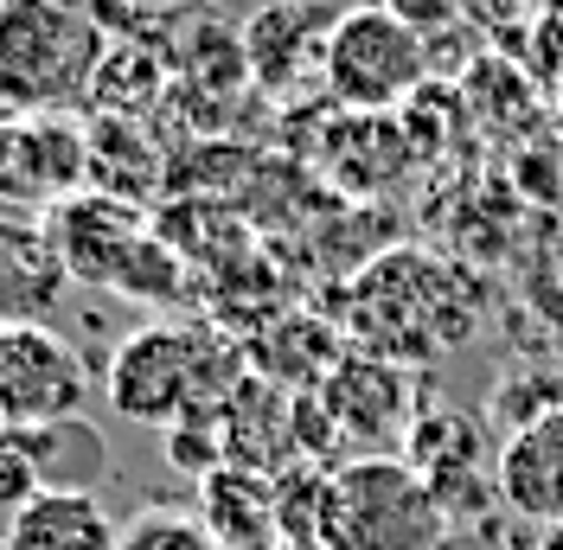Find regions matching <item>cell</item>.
Segmentation results:
<instances>
[{"label": "cell", "mask_w": 563, "mask_h": 550, "mask_svg": "<svg viewBox=\"0 0 563 550\" xmlns=\"http://www.w3.org/2000/svg\"><path fill=\"white\" fill-rule=\"evenodd\" d=\"M115 550H218L211 525L186 506H141L135 518H122V544Z\"/></svg>", "instance_id": "15"}, {"label": "cell", "mask_w": 563, "mask_h": 550, "mask_svg": "<svg viewBox=\"0 0 563 550\" xmlns=\"http://www.w3.org/2000/svg\"><path fill=\"white\" fill-rule=\"evenodd\" d=\"M38 493H45V486H38L26 448L13 442V429H0V525L20 513V506H33Z\"/></svg>", "instance_id": "17"}, {"label": "cell", "mask_w": 563, "mask_h": 550, "mask_svg": "<svg viewBox=\"0 0 563 550\" xmlns=\"http://www.w3.org/2000/svg\"><path fill=\"white\" fill-rule=\"evenodd\" d=\"M449 525L435 486L404 454H352L320 486V550H442Z\"/></svg>", "instance_id": "2"}, {"label": "cell", "mask_w": 563, "mask_h": 550, "mask_svg": "<svg viewBox=\"0 0 563 550\" xmlns=\"http://www.w3.org/2000/svg\"><path fill=\"white\" fill-rule=\"evenodd\" d=\"M493 493L506 499V513L531 525H563V404L538 410L506 436L493 461Z\"/></svg>", "instance_id": "9"}, {"label": "cell", "mask_w": 563, "mask_h": 550, "mask_svg": "<svg viewBox=\"0 0 563 550\" xmlns=\"http://www.w3.org/2000/svg\"><path fill=\"white\" fill-rule=\"evenodd\" d=\"M250 372L256 378L282 384V391H320V384L333 378V365L346 359L340 352V340H333V327H320V320H308V314H288V320H276L263 340L244 352Z\"/></svg>", "instance_id": "14"}, {"label": "cell", "mask_w": 563, "mask_h": 550, "mask_svg": "<svg viewBox=\"0 0 563 550\" xmlns=\"http://www.w3.org/2000/svg\"><path fill=\"white\" fill-rule=\"evenodd\" d=\"M531 550H563V525H544V531H538V544Z\"/></svg>", "instance_id": "18"}, {"label": "cell", "mask_w": 563, "mask_h": 550, "mask_svg": "<svg viewBox=\"0 0 563 550\" xmlns=\"http://www.w3.org/2000/svg\"><path fill=\"white\" fill-rule=\"evenodd\" d=\"M250 372L238 345L211 340L186 320H147L135 333H122L109 352L103 397L115 416H129L141 429H167L186 410H211L224 404V391Z\"/></svg>", "instance_id": "1"}, {"label": "cell", "mask_w": 563, "mask_h": 550, "mask_svg": "<svg viewBox=\"0 0 563 550\" xmlns=\"http://www.w3.org/2000/svg\"><path fill=\"white\" fill-rule=\"evenodd\" d=\"M70 270L33 218H0V327H52L65 308Z\"/></svg>", "instance_id": "10"}, {"label": "cell", "mask_w": 563, "mask_h": 550, "mask_svg": "<svg viewBox=\"0 0 563 550\" xmlns=\"http://www.w3.org/2000/svg\"><path fill=\"white\" fill-rule=\"evenodd\" d=\"M218 422H224V461L244 468V474L276 481V474H288L301 461V442H295V391L256 378V372H244L224 391Z\"/></svg>", "instance_id": "8"}, {"label": "cell", "mask_w": 563, "mask_h": 550, "mask_svg": "<svg viewBox=\"0 0 563 550\" xmlns=\"http://www.w3.org/2000/svg\"><path fill=\"white\" fill-rule=\"evenodd\" d=\"M320 70H327V90L333 103L358 109V116H385V109L410 103L429 70L422 33L390 13V7H352L333 20V33L320 45Z\"/></svg>", "instance_id": "4"}, {"label": "cell", "mask_w": 563, "mask_h": 550, "mask_svg": "<svg viewBox=\"0 0 563 550\" xmlns=\"http://www.w3.org/2000/svg\"><path fill=\"white\" fill-rule=\"evenodd\" d=\"M52 243L65 256L70 282H97V288H122L129 263L147 243V224H141L135 206H115L109 193H77L52 211Z\"/></svg>", "instance_id": "7"}, {"label": "cell", "mask_w": 563, "mask_h": 550, "mask_svg": "<svg viewBox=\"0 0 563 550\" xmlns=\"http://www.w3.org/2000/svg\"><path fill=\"white\" fill-rule=\"evenodd\" d=\"M13 442L26 448L33 474L45 493H103L115 474V448L90 416H58V422H33V429H13Z\"/></svg>", "instance_id": "11"}, {"label": "cell", "mask_w": 563, "mask_h": 550, "mask_svg": "<svg viewBox=\"0 0 563 550\" xmlns=\"http://www.w3.org/2000/svg\"><path fill=\"white\" fill-rule=\"evenodd\" d=\"M314 397L327 404L340 442H352L358 454H390V442H410V429L422 416L417 378L397 359H378V352H346Z\"/></svg>", "instance_id": "5"}, {"label": "cell", "mask_w": 563, "mask_h": 550, "mask_svg": "<svg viewBox=\"0 0 563 550\" xmlns=\"http://www.w3.org/2000/svg\"><path fill=\"white\" fill-rule=\"evenodd\" d=\"M122 525L103 493H38L0 525V550H115Z\"/></svg>", "instance_id": "12"}, {"label": "cell", "mask_w": 563, "mask_h": 550, "mask_svg": "<svg viewBox=\"0 0 563 550\" xmlns=\"http://www.w3.org/2000/svg\"><path fill=\"white\" fill-rule=\"evenodd\" d=\"M84 359L52 327H7L0 345V429H33L84 410Z\"/></svg>", "instance_id": "6"}, {"label": "cell", "mask_w": 563, "mask_h": 550, "mask_svg": "<svg viewBox=\"0 0 563 550\" xmlns=\"http://www.w3.org/2000/svg\"><path fill=\"white\" fill-rule=\"evenodd\" d=\"M103 20L90 0H0V103L65 109L103 70Z\"/></svg>", "instance_id": "3"}, {"label": "cell", "mask_w": 563, "mask_h": 550, "mask_svg": "<svg viewBox=\"0 0 563 550\" xmlns=\"http://www.w3.org/2000/svg\"><path fill=\"white\" fill-rule=\"evenodd\" d=\"M0 345H7V327H0Z\"/></svg>", "instance_id": "19"}, {"label": "cell", "mask_w": 563, "mask_h": 550, "mask_svg": "<svg viewBox=\"0 0 563 550\" xmlns=\"http://www.w3.org/2000/svg\"><path fill=\"white\" fill-rule=\"evenodd\" d=\"M199 499V518L211 525L218 550H276L282 544V525H276V486L263 474H244V468H218Z\"/></svg>", "instance_id": "13"}, {"label": "cell", "mask_w": 563, "mask_h": 550, "mask_svg": "<svg viewBox=\"0 0 563 550\" xmlns=\"http://www.w3.org/2000/svg\"><path fill=\"white\" fill-rule=\"evenodd\" d=\"M161 448H167V461H174L186 481H211L218 468H224V422H218V404L211 410H186L179 422L161 429Z\"/></svg>", "instance_id": "16"}]
</instances>
